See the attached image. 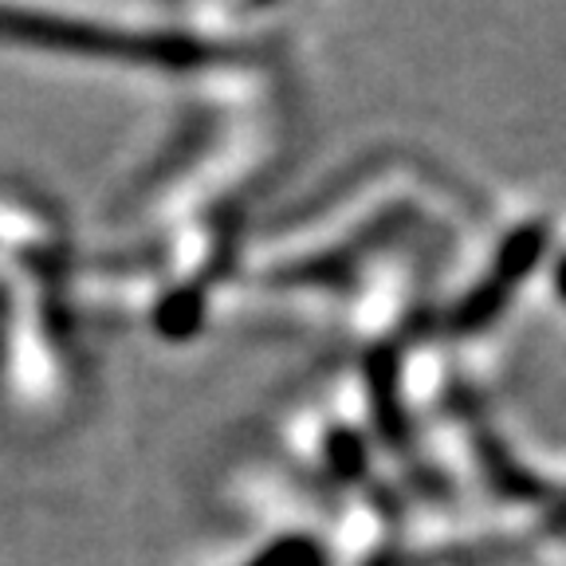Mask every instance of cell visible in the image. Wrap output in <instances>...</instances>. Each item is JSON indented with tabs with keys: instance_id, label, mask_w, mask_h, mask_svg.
Returning a JSON list of instances; mask_svg holds the SVG:
<instances>
[{
	"instance_id": "1",
	"label": "cell",
	"mask_w": 566,
	"mask_h": 566,
	"mask_svg": "<svg viewBox=\"0 0 566 566\" xmlns=\"http://www.w3.org/2000/svg\"><path fill=\"white\" fill-rule=\"evenodd\" d=\"M256 566H311V547L307 543H280Z\"/></svg>"
},
{
	"instance_id": "2",
	"label": "cell",
	"mask_w": 566,
	"mask_h": 566,
	"mask_svg": "<svg viewBox=\"0 0 566 566\" xmlns=\"http://www.w3.org/2000/svg\"><path fill=\"white\" fill-rule=\"evenodd\" d=\"M558 280H563L558 287H563V295H566V264H563V272H558Z\"/></svg>"
}]
</instances>
